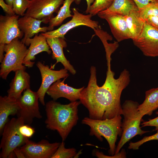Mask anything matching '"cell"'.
<instances>
[{
	"label": "cell",
	"mask_w": 158,
	"mask_h": 158,
	"mask_svg": "<svg viewBox=\"0 0 158 158\" xmlns=\"http://www.w3.org/2000/svg\"><path fill=\"white\" fill-rule=\"evenodd\" d=\"M80 104V101H76L63 104L53 100L47 102L45 105L46 128L56 130L64 141L77 123L78 108Z\"/></svg>",
	"instance_id": "obj_2"
},
{
	"label": "cell",
	"mask_w": 158,
	"mask_h": 158,
	"mask_svg": "<svg viewBox=\"0 0 158 158\" xmlns=\"http://www.w3.org/2000/svg\"><path fill=\"white\" fill-rule=\"evenodd\" d=\"M121 119V115L104 120L95 119L86 117L82 120V123L90 127V135L95 136L101 141L103 140L102 136L106 140L109 146V153L113 155L118 136H121L122 133Z\"/></svg>",
	"instance_id": "obj_3"
},
{
	"label": "cell",
	"mask_w": 158,
	"mask_h": 158,
	"mask_svg": "<svg viewBox=\"0 0 158 158\" xmlns=\"http://www.w3.org/2000/svg\"><path fill=\"white\" fill-rule=\"evenodd\" d=\"M138 10L139 9L133 0H114L108 9L101 12L126 16L133 11Z\"/></svg>",
	"instance_id": "obj_22"
},
{
	"label": "cell",
	"mask_w": 158,
	"mask_h": 158,
	"mask_svg": "<svg viewBox=\"0 0 158 158\" xmlns=\"http://www.w3.org/2000/svg\"><path fill=\"white\" fill-rule=\"evenodd\" d=\"M158 108V87L147 91L143 102L138 107L140 114L143 117L147 115H151L153 111Z\"/></svg>",
	"instance_id": "obj_21"
},
{
	"label": "cell",
	"mask_w": 158,
	"mask_h": 158,
	"mask_svg": "<svg viewBox=\"0 0 158 158\" xmlns=\"http://www.w3.org/2000/svg\"><path fill=\"white\" fill-rule=\"evenodd\" d=\"M5 44L0 43V62L1 63V62L4 57V48Z\"/></svg>",
	"instance_id": "obj_39"
},
{
	"label": "cell",
	"mask_w": 158,
	"mask_h": 158,
	"mask_svg": "<svg viewBox=\"0 0 158 158\" xmlns=\"http://www.w3.org/2000/svg\"><path fill=\"white\" fill-rule=\"evenodd\" d=\"M19 39L16 38L9 43L4 45V50L6 54L1 63L0 70V77L3 79H6L12 71L25 70L26 68L23 62L28 49Z\"/></svg>",
	"instance_id": "obj_5"
},
{
	"label": "cell",
	"mask_w": 158,
	"mask_h": 158,
	"mask_svg": "<svg viewBox=\"0 0 158 158\" xmlns=\"http://www.w3.org/2000/svg\"><path fill=\"white\" fill-rule=\"evenodd\" d=\"M133 41L144 55L158 56V30L145 22L141 34Z\"/></svg>",
	"instance_id": "obj_10"
},
{
	"label": "cell",
	"mask_w": 158,
	"mask_h": 158,
	"mask_svg": "<svg viewBox=\"0 0 158 158\" xmlns=\"http://www.w3.org/2000/svg\"><path fill=\"white\" fill-rule=\"evenodd\" d=\"M95 155L97 157L101 158H126V153L124 150H122L121 152L114 154L111 156H108L104 154L102 152L98 150H95L94 152Z\"/></svg>",
	"instance_id": "obj_32"
},
{
	"label": "cell",
	"mask_w": 158,
	"mask_h": 158,
	"mask_svg": "<svg viewBox=\"0 0 158 158\" xmlns=\"http://www.w3.org/2000/svg\"><path fill=\"white\" fill-rule=\"evenodd\" d=\"M64 141H62L51 158H77L78 153L74 148H67L65 147Z\"/></svg>",
	"instance_id": "obj_26"
},
{
	"label": "cell",
	"mask_w": 158,
	"mask_h": 158,
	"mask_svg": "<svg viewBox=\"0 0 158 158\" xmlns=\"http://www.w3.org/2000/svg\"><path fill=\"white\" fill-rule=\"evenodd\" d=\"M67 78H64L62 80H57L47 90L46 93L53 100L56 101L60 97L66 98L71 102L79 99L81 92L84 87L75 88L65 84L64 81Z\"/></svg>",
	"instance_id": "obj_16"
},
{
	"label": "cell",
	"mask_w": 158,
	"mask_h": 158,
	"mask_svg": "<svg viewBox=\"0 0 158 158\" xmlns=\"http://www.w3.org/2000/svg\"><path fill=\"white\" fill-rule=\"evenodd\" d=\"M156 114L158 115V111L156 112ZM142 127L147 126H154L155 128V130L158 129V116L156 118L149 120L148 121L143 122L141 124Z\"/></svg>",
	"instance_id": "obj_34"
},
{
	"label": "cell",
	"mask_w": 158,
	"mask_h": 158,
	"mask_svg": "<svg viewBox=\"0 0 158 158\" xmlns=\"http://www.w3.org/2000/svg\"><path fill=\"white\" fill-rule=\"evenodd\" d=\"M46 23L44 20H41L25 16L19 18L18 25L24 36L21 41L24 43L28 38L40 32H46L48 31V27L40 26L42 23Z\"/></svg>",
	"instance_id": "obj_19"
},
{
	"label": "cell",
	"mask_w": 158,
	"mask_h": 158,
	"mask_svg": "<svg viewBox=\"0 0 158 158\" xmlns=\"http://www.w3.org/2000/svg\"><path fill=\"white\" fill-rule=\"evenodd\" d=\"M65 0H30L29 6L24 16L44 20L49 22L54 12H58Z\"/></svg>",
	"instance_id": "obj_9"
},
{
	"label": "cell",
	"mask_w": 158,
	"mask_h": 158,
	"mask_svg": "<svg viewBox=\"0 0 158 158\" xmlns=\"http://www.w3.org/2000/svg\"><path fill=\"white\" fill-rule=\"evenodd\" d=\"M19 16L16 14L0 16V43L8 44L16 38H21L24 34L18 25Z\"/></svg>",
	"instance_id": "obj_13"
},
{
	"label": "cell",
	"mask_w": 158,
	"mask_h": 158,
	"mask_svg": "<svg viewBox=\"0 0 158 158\" xmlns=\"http://www.w3.org/2000/svg\"><path fill=\"white\" fill-rule=\"evenodd\" d=\"M0 6L7 15L12 16L16 14L13 10L12 7L5 3L4 0H0Z\"/></svg>",
	"instance_id": "obj_33"
},
{
	"label": "cell",
	"mask_w": 158,
	"mask_h": 158,
	"mask_svg": "<svg viewBox=\"0 0 158 158\" xmlns=\"http://www.w3.org/2000/svg\"><path fill=\"white\" fill-rule=\"evenodd\" d=\"M81 0H75V2L76 4H80ZM87 4V8L85 11L86 13L89 10L91 5L93 3L95 0H85Z\"/></svg>",
	"instance_id": "obj_38"
},
{
	"label": "cell",
	"mask_w": 158,
	"mask_h": 158,
	"mask_svg": "<svg viewBox=\"0 0 158 158\" xmlns=\"http://www.w3.org/2000/svg\"><path fill=\"white\" fill-rule=\"evenodd\" d=\"M111 60H107V71L103 85H98L96 68L92 66L87 86L81 92L80 101L88 110L90 118L104 120L123 114L121 97L129 83L130 75L128 70L124 69L119 77L115 78L111 69Z\"/></svg>",
	"instance_id": "obj_1"
},
{
	"label": "cell",
	"mask_w": 158,
	"mask_h": 158,
	"mask_svg": "<svg viewBox=\"0 0 158 158\" xmlns=\"http://www.w3.org/2000/svg\"><path fill=\"white\" fill-rule=\"evenodd\" d=\"M139 105L137 102L127 100L122 106L124 117L121 124L122 131L114 154L119 153L123 146L134 136L138 135H141L149 132L142 130L140 127L142 117L137 109Z\"/></svg>",
	"instance_id": "obj_4"
},
{
	"label": "cell",
	"mask_w": 158,
	"mask_h": 158,
	"mask_svg": "<svg viewBox=\"0 0 158 158\" xmlns=\"http://www.w3.org/2000/svg\"><path fill=\"white\" fill-rule=\"evenodd\" d=\"M97 15L100 18L107 21L112 35L118 42L131 39L125 16L101 12Z\"/></svg>",
	"instance_id": "obj_14"
},
{
	"label": "cell",
	"mask_w": 158,
	"mask_h": 158,
	"mask_svg": "<svg viewBox=\"0 0 158 158\" xmlns=\"http://www.w3.org/2000/svg\"><path fill=\"white\" fill-rule=\"evenodd\" d=\"M24 43L26 46L30 45L28 53L23 62V64L28 68L33 67L35 62L32 61L35 60V56L37 54L43 51L46 52L48 54L51 53L46 37L42 33L38 35H35L32 38H28Z\"/></svg>",
	"instance_id": "obj_15"
},
{
	"label": "cell",
	"mask_w": 158,
	"mask_h": 158,
	"mask_svg": "<svg viewBox=\"0 0 158 158\" xmlns=\"http://www.w3.org/2000/svg\"><path fill=\"white\" fill-rule=\"evenodd\" d=\"M36 66L40 71L42 77L41 85L37 92L39 101L42 105L44 106V96L50 86L57 80L68 77L69 74L68 71L65 68L59 70H54L40 61L37 63Z\"/></svg>",
	"instance_id": "obj_11"
},
{
	"label": "cell",
	"mask_w": 158,
	"mask_h": 158,
	"mask_svg": "<svg viewBox=\"0 0 158 158\" xmlns=\"http://www.w3.org/2000/svg\"><path fill=\"white\" fill-rule=\"evenodd\" d=\"M157 132L153 135L145 136L141 140L136 142H131L129 144L128 148L133 150H137L142 145L146 142L152 140H158V129L157 130Z\"/></svg>",
	"instance_id": "obj_30"
},
{
	"label": "cell",
	"mask_w": 158,
	"mask_h": 158,
	"mask_svg": "<svg viewBox=\"0 0 158 158\" xmlns=\"http://www.w3.org/2000/svg\"><path fill=\"white\" fill-rule=\"evenodd\" d=\"M20 107L17 101L9 99L7 96L0 97V133L8 121L10 115L17 114Z\"/></svg>",
	"instance_id": "obj_20"
},
{
	"label": "cell",
	"mask_w": 158,
	"mask_h": 158,
	"mask_svg": "<svg viewBox=\"0 0 158 158\" xmlns=\"http://www.w3.org/2000/svg\"><path fill=\"white\" fill-rule=\"evenodd\" d=\"M140 10L149 3L151 2H156L158 0H133Z\"/></svg>",
	"instance_id": "obj_36"
},
{
	"label": "cell",
	"mask_w": 158,
	"mask_h": 158,
	"mask_svg": "<svg viewBox=\"0 0 158 158\" xmlns=\"http://www.w3.org/2000/svg\"><path fill=\"white\" fill-rule=\"evenodd\" d=\"M16 157L18 158H26L24 154L20 147L16 148L13 150Z\"/></svg>",
	"instance_id": "obj_37"
},
{
	"label": "cell",
	"mask_w": 158,
	"mask_h": 158,
	"mask_svg": "<svg viewBox=\"0 0 158 158\" xmlns=\"http://www.w3.org/2000/svg\"><path fill=\"white\" fill-rule=\"evenodd\" d=\"M39 97L36 92L30 88L24 91L17 100L20 109L18 116L23 119L25 124H30L35 118L40 119L42 116L40 111Z\"/></svg>",
	"instance_id": "obj_7"
},
{
	"label": "cell",
	"mask_w": 158,
	"mask_h": 158,
	"mask_svg": "<svg viewBox=\"0 0 158 158\" xmlns=\"http://www.w3.org/2000/svg\"><path fill=\"white\" fill-rule=\"evenodd\" d=\"M13 0H5V1L7 4L12 7L13 2Z\"/></svg>",
	"instance_id": "obj_40"
},
{
	"label": "cell",
	"mask_w": 158,
	"mask_h": 158,
	"mask_svg": "<svg viewBox=\"0 0 158 158\" xmlns=\"http://www.w3.org/2000/svg\"><path fill=\"white\" fill-rule=\"evenodd\" d=\"M72 10L73 15L71 20L62 25L56 30L42 34L46 37H60L65 39V35L69 30L78 26H85L93 30L99 26L98 21L92 19V16L90 14H83L79 12L75 8H73Z\"/></svg>",
	"instance_id": "obj_8"
},
{
	"label": "cell",
	"mask_w": 158,
	"mask_h": 158,
	"mask_svg": "<svg viewBox=\"0 0 158 158\" xmlns=\"http://www.w3.org/2000/svg\"><path fill=\"white\" fill-rule=\"evenodd\" d=\"M24 123L22 118L18 116L12 118L6 123L1 134L0 158L15 157L14 150L23 145L29 139L24 137L19 131L20 127Z\"/></svg>",
	"instance_id": "obj_6"
},
{
	"label": "cell",
	"mask_w": 158,
	"mask_h": 158,
	"mask_svg": "<svg viewBox=\"0 0 158 158\" xmlns=\"http://www.w3.org/2000/svg\"><path fill=\"white\" fill-rule=\"evenodd\" d=\"M30 76L28 73L23 70L16 71L7 91L8 97L11 100L17 101L23 91L30 88Z\"/></svg>",
	"instance_id": "obj_18"
},
{
	"label": "cell",
	"mask_w": 158,
	"mask_h": 158,
	"mask_svg": "<svg viewBox=\"0 0 158 158\" xmlns=\"http://www.w3.org/2000/svg\"><path fill=\"white\" fill-rule=\"evenodd\" d=\"M144 21L150 25L158 30V16H148Z\"/></svg>",
	"instance_id": "obj_35"
},
{
	"label": "cell",
	"mask_w": 158,
	"mask_h": 158,
	"mask_svg": "<svg viewBox=\"0 0 158 158\" xmlns=\"http://www.w3.org/2000/svg\"><path fill=\"white\" fill-rule=\"evenodd\" d=\"M64 39L60 37H46L47 43L52 51V58L56 61L55 64L59 62L61 63L64 68L72 75H74L76 71L63 53V48L66 47L67 46ZM55 65L51 68H53Z\"/></svg>",
	"instance_id": "obj_17"
},
{
	"label": "cell",
	"mask_w": 158,
	"mask_h": 158,
	"mask_svg": "<svg viewBox=\"0 0 158 158\" xmlns=\"http://www.w3.org/2000/svg\"><path fill=\"white\" fill-rule=\"evenodd\" d=\"M139 10L134 11L125 16L128 28L133 40L141 34L144 28L145 21L139 16Z\"/></svg>",
	"instance_id": "obj_23"
},
{
	"label": "cell",
	"mask_w": 158,
	"mask_h": 158,
	"mask_svg": "<svg viewBox=\"0 0 158 158\" xmlns=\"http://www.w3.org/2000/svg\"><path fill=\"white\" fill-rule=\"evenodd\" d=\"M30 2V0H13L12 7L15 14L19 16H24Z\"/></svg>",
	"instance_id": "obj_29"
},
{
	"label": "cell",
	"mask_w": 158,
	"mask_h": 158,
	"mask_svg": "<svg viewBox=\"0 0 158 158\" xmlns=\"http://www.w3.org/2000/svg\"><path fill=\"white\" fill-rule=\"evenodd\" d=\"M60 144L51 143L46 140L35 142L28 139L20 147L26 158H51Z\"/></svg>",
	"instance_id": "obj_12"
},
{
	"label": "cell",
	"mask_w": 158,
	"mask_h": 158,
	"mask_svg": "<svg viewBox=\"0 0 158 158\" xmlns=\"http://www.w3.org/2000/svg\"><path fill=\"white\" fill-rule=\"evenodd\" d=\"M140 17L144 20L150 16H158V1L149 3L139 10Z\"/></svg>",
	"instance_id": "obj_28"
},
{
	"label": "cell",
	"mask_w": 158,
	"mask_h": 158,
	"mask_svg": "<svg viewBox=\"0 0 158 158\" xmlns=\"http://www.w3.org/2000/svg\"><path fill=\"white\" fill-rule=\"evenodd\" d=\"M114 0H95L86 13L92 16L108 9L112 4Z\"/></svg>",
	"instance_id": "obj_27"
},
{
	"label": "cell",
	"mask_w": 158,
	"mask_h": 158,
	"mask_svg": "<svg viewBox=\"0 0 158 158\" xmlns=\"http://www.w3.org/2000/svg\"><path fill=\"white\" fill-rule=\"evenodd\" d=\"M94 30L96 35L99 37L103 43L105 49L106 58L111 57L112 54L119 46L118 42L115 41L113 43H108L107 41L112 40V37L107 32L102 30L100 26Z\"/></svg>",
	"instance_id": "obj_25"
},
{
	"label": "cell",
	"mask_w": 158,
	"mask_h": 158,
	"mask_svg": "<svg viewBox=\"0 0 158 158\" xmlns=\"http://www.w3.org/2000/svg\"><path fill=\"white\" fill-rule=\"evenodd\" d=\"M75 0H65L63 6L58 11L57 15L51 18L49 20L48 31L53 30L55 27L60 25L66 18L73 16L71 14V5Z\"/></svg>",
	"instance_id": "obj_24"
},
{
	"label": "cell",
	"mask_w": 158,
	"mask_h": 158,
	"mask_svg": "<svg viewBox=\"0 0 158 158\" xmlns=\"http://www.w3.org/2000/svg\"><path fill=\"white\" fill-rule=\"evenodd\" d=\"M21 134L24 137L29 139L31 138L35 133L34 128L29 124L24 123L21 125L19 128Z\"/></svg>",
	"instance_id": "obj_31"
}]
</instances>
